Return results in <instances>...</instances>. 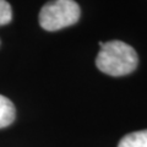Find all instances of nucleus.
Returning a JSON list of instances; mask_svg holds the SVG:
<instances>
[{
  "label": "nucleus",
  "mask_w": 147,
  "mask_h": 147,
  "mask_svg": "<svg viewBox=\"0 0 147 147\" xmlns=\"http://www.w3.org/2000/svg\"><path fill=\"white\" fill-rule=\"evenodd\" d=\"M100 50L96 58V66L110 76H125L135 71L139 64L136 50L121 40L99 42Z\"/></svg>",
  "instance_id": "f257e3e1"
},
{
  "label": "nucleus",
  "mask_w": 147,
  "mask_h": 147,
  "mask_svg": "<svg viewBox=\"0 0 147 147\" xmlns=\"http://www.w3.org/2000/svg\"><path fill=\"white\" fill-rule=\"evenodd\" d=\"M80 6L75 0H53L39 12V25L43 30L54 32L75 25L80 18Z\"/></svg>",
  "instance_id": "f03ea898"
},
{
  "label": "nucleus",
  "mask_w": 147,
  "mask_h": 147,
  "mask_svg": "<svg viewBox=\"0 0 147 147\" xmlns=\"http://www.w3.org/2000/svg\"><path fill=\"white\" fill-rule=\"evenodd\" d=\"M16 117L15 105L5 96L0 94V129L11 125Z\"/></svg>",
  "instance_id": "7ed1b4c3"
},
{
  "label": "nucleus",
  "mask_w": 147,
  "mask_h": 147,
  "mask_svg": "<svg viewBox=\"0 0 147 147\" xmlns=\"http://www.w3.org/2000/svg\"><path fill=\"white\" fill-rule=\"evenodd\" d=\"M118 147H147V130L125 135L119 141Z\"/></svg>",
  "instance_id": "20e7f679"
},
{
  "label": "nucleus",
  "mask_w": 147,
  "mask_h": 147,
  "mask_svg": "<svg viewBox=\"0 0 147 147\" xmlns=\"http://www.w3.org/2000/svg\"><path fill=\"white\" fill-rule=\"evenodd\" d=\"M12 20V10L6 0H0V26L7 25Z\"/></svg>",
  "instance_id": "39448f33"
}]
</instances>
